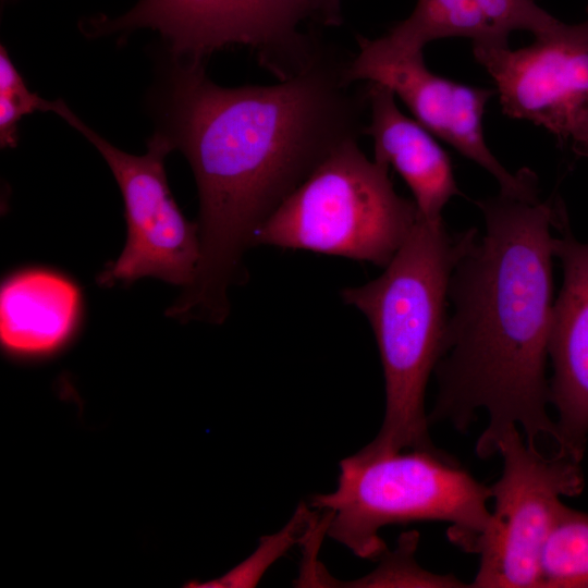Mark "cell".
<instances>
[{"mask_svg": "<svg viewBox=\"0 0 588 588\" xmlns=\"http://www.w3.org/2000/svg\"><path fill=\"white\" fill-rule=\"evenodd\" d=\"M352 59L324 46L280 83L235 88L210 81L201 61L179 59L162 132L195 175L200 261L172 318L223 322L261 225L335 149L365 135L368 85L350 78Z\"/></svg>", "mask_w": 588, "mask_h": 588, "instance_id": "obj_1", "label": "cell"}, {"mask_svg": "<svg viewBox=\"0 0 588 588\" xmlns=\"http://www.w3.org/2000/svg\"><path fill=\"white\" fill-rule=\"evenodd\" d=\"M476 205L485 230L450 279L453 311L433 372L439 390L428 418L463 431L485 412L488 421L476 454L488 458L511 427L522 429L531 445L541 437L555 442L546 377L554 304L552 229L566 219L551 199L499 192Z\"/></svg>", "mask_w": 588, "mask_h": 588, "instance_id": "obj_2", "label": "cell"}, {"mask_svg": "<svg viewBox=\"0 0 588 588\" xmlns=\"http://www.w3.org/2000/svg\"><path fill=\"white\" fill-rule=\"evenodd\" d=\"M478 232L450 231L419 216L376 279L345 287L343 301L368 319L383 368L385 412L380 431L362 451L387 454L434 449L425 394L444 348L452 272Z\"/></svg>", "mask_w": 588, "mask_h": 588, "instance_id": "obj_3", "label": "cell"}, {"mask_svg": "<svg viewBox=\"0 0 588 588\" xmlns=\"http://www.w3.org/2000/svg\"><path fill=\"white\" fill-rule=\"evenodd\" d=\"M491 489L434 449L357 452L340 462L336 489L316 494L326 534L362 559L387 550L378 531L394 524L446 522L449 539L468 551L490 514Z\"/></svg>", "mask_w": 588, "mask_h": 588, "instance_id": "obj_4", "label": "cell"}, {"mask_svg": "<svg viewBox=\"0 0 588 588\" xmlns=\"http://www.w3.org/2000/svg\"><path fill=\"white\" fill-rule=\"evenodd\" d=\"M419 216L415 201L395 192L389 167L350 140L266 220L255 246L311 250L384 268Z\"/></svg>", "mask_w": 588, "mask_h": 588, "instance_id": "obj_5", "label": "cell"}, {"mask_svg": "<svg viewBox=\"0 0 588 588\" xmlns=\"http://www.w3.org/2000/svg\"><path fill=\"white\" fill-rule=\"evenodd\" d=\"M323 0H138L118 17H93L84 30L97 37L150 28L170 44L174 57L193 61L244 45L285 79L321 49L317 34L303 25H323Z\"/></svg>", "mask_w": 588, "mask_h": 588, "instance_id": "obj_6", "label": "cell"}, {"mask_svg": "<svg viewBox=\"0 0 588 588\" xmlns=\"http://www.w3.org/2000/svg\"><path fill=\"white\" fill-rule=\"evenodd\" d=\"M497 454L503 468L490 486L493 506L468 549L479 555L470 587L540 588V556L562 497L578 495L585 487L580 462L558 451L542 454L518 427L502 434Z\"/></svg>", "mask_w": 588, "mask_h": 588, "instance_id": "obj_7", "label": "cell"}, {"mask_svg": "<svg viewBox=\"0 0 588 588\" xmlns=\"http://www.w3.org/2000/svg\"><path fill=\"white\" fill-rule=\"evenodd\" d=\"M47 111L60 115L96 147L122 193L126 243L118 259L97 277L98 284H128L152 277L189 286L200 261L199 228L185 219L169 188L164 171V158L173 150L169 137L157 132L148 140L146 154L135 156L106 140L61 99L48 101Z\"/></svg>", "mask_w": 588, "mask_h": 588, "instance_id": "obj_8", "label": "cell"}, {"mask_svg": "<svg viewBox=\"0 0 588 588\" xmlns=\"http://www.w3.org/2000/svg\"><path fill=\"white\" fill-rule=\"evenodd\" d=\"M494 83L504 114L531 122L588 155V16L560 20L518 49L473 47Z\"/></svg>", "mask_w": 588, "mask_h": 588, "instance_id": "obj_9", "label": "cell"}, {"mask_svg": "<svg viewBox=\"0 0 588 588\" xmlns=\"http://www.w3.org/2000/svg\"><path fill=\"white\" fill-rule=\"evenodd\" d=\"M348 76L356 82H373L393 91L424 127L453 147L489 174L510 196L539 197L537 175L527 168L511 172L489 148L483 117L494 89L460 83L433 73L422 52L390 59H368L355 54Z\"/></svg>", "mask_w": 588, "mask_h": 588, "instance_id": "obj_10", "label": "cell"}, {"mask_svg": "<svg viewBox=\"0 0 588 588\" xmlns=\"http://www.w3.org/2000/svg\"><path fill=\"white\" fill-rule=\"evenodd\" d=\"M559 230L553 254L563 279L551 317L548 401L558 414V452L581 463L588 440V242L578 241L567 222Z\"/></svg>", "mask_w": 588, "mask_h": 588, "instance_id": "obj_11", "label": "cell"}, {"mask_svg": "<svg viewBox=\"0 0 588 588\" xmlns=\"http://www.w3.org/2000/svg\"><path fill=\"white\" fill-rule=\"evenodd\" d=\"M556 21L534 0H417L412 13L383 36L358 37L356 54L406 57L422 52L431 41L455 37L470 39L473 47L503 46L513 32L538 36Z\"/></svg>", "mask_w": 588, "mask_h": 588, "instance_id": "obj_12", "label": "cell"}, {"mask_svg": "<svg viewBox=\"0 0 588 588\" xmlns=\"http://www.w3.org/2000/svg\"><path fill=\"white\" fill-rule=\"evenodd\" d=\"M367 85L365 135L373 140V159L401 175L424 219L443 220L446 204L462 195L449 155L432 133L399 108L391 89L373 82Z\"/></svg>", "mask_w": 588, "mask_h": 588, "instance_id": "obj_13", "label": "cell"}, {"mask_svg": "<svg viewBox=\"0 0 588 588\" xmlns=\"http://www.w3.org/2000/svg\"><path fill=\"white\" fill-rule=\"evenodd\" d=\"M79 308V291L68 278L44 269L15 273L0 291L1 345L20 356L50 354L71 336Z\"/></svg>", "mask_w": 588, "mask_h": 588, "instance_id": "obj_14", "label": "cell"}, {"mask_svg": "<svg viewBox=\"0 0 588 588\" xmlns=\"http://www.w3.org/2000/svg\"><path fill=\"white\" fill-rule=\"evenodd\" d=\"M540 588H588V513L561 507L541 552Z\"/></svg>", "mask_w": 588, "mask_h": 588, "instance_id": "obj_15", "label": "cell"}, {"mask_svg": "<svg viewBox=\"0 0 588 588\" xmlns=\"http://www.w3.org/2000/svg\"><path fill=\"white\" fill-rule=\"evenodd\" d=\"M317 512L311 513L309 506L301 504L286 525L279 531L260 538L258 548L242 563L226 574L204 583H193L189 587H255L267 569L291 547L307 538L317 525Z\"/></svg>", "mask_w": 588, "mask_h": 588, "instance_id": "obj_16", "label": "cell"}, {"mask_svg": "<svg viewBox=\"0 0 588 588\" xmlns=\"http://www.w3.org/2000/svg\"><path fill=\"white\" fill-rule=\"evenodd\" d=\"M419 542L416 530L403 532L392 551L385 550L379 556V565L368 575L347 581L346 587H427L463 588L470 587L451 574H436L422 568L415 558Z\"/></svg>", "mask_w": 588, "mask_h": 588, "instance_id": "obj_17", "label": "cell"}, {"mask_svg": "<svg viewBox=\"0 0 588 588\" xmlns=\"http://www.w3.org/2000/svg\"><path fill=\"white\" fill-rule=\"evenodd\" d=\"M46 99L32 93L10 59L5 47L0 48V144L2 148L17 143V126L24 115L45 111Z\"/></svg>", "mask_w": 588, "mask_h": 588, "instance_id": "obj_18", "label": "cell"}, {"mask_svg": "<svg viewBox=\"0 0 588 588\" xmlns=\"http://www.w3.org/2000/svg\"><path fill=\"white\" fill-rule=\"evenodd\" d=\"M323 19L324 25L335 26L342 22L341 16V0H323Z\"/></svg>", "mask_w": 588, "mask_h": 588, "instance_id": "obj_19", "label": "cell"}, {"mask_svg": "<svg viewBox=\"0 0 588 588\" xmlns=\"http://www.w3.org/2000/svg\"><path fill=\"white\" fill-rule=\"evenodd\" d=\"M586 157L588 158V155Z\"/></svg>", "mask_w": 588, "mask_h": 588, "instance_id": "obj_20", "label": "cell"}]
</instances>
